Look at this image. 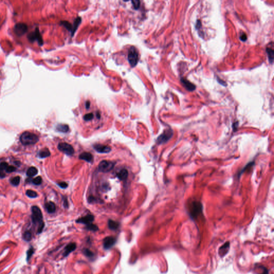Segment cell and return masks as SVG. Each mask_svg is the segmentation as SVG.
Listing matches in <instances>:
<instances>
[{
	"label": "cell",
	"instance_id": "obj_3",
	"mask_svg": "<svg viewBox=\"0 0 274 274\" xmlns=\"http://www.w3.org/2000/svg\"><path fill=\"white\" fill-rule=\"evenodd\" d=\"M114 166V163L113 162L107 160H103L99 164V170L102 172H108L111 171Z\"/></svg>",
	"mask_w": 274,
	"mask_h": 274
},
{
	"label": "cell",
	"instance_id": "obj_26",
	"mask_svg": "<svg viewBox=\"0 0 274 274\" xmlns=\"http://www.w3.org/2000/svg\"><path fill=\"white\" fill-rule=\"evenodd\" d=\"M23 239L27 242H29L32 239V233L29 231H26L23 235Z\"/></svg>",
	"mask_w": 274,
	"mask_h": 274
},
{
	"label": "cell",
	"instance_id": "obj_10",
	"mask_svg": "<svg viewBox=\"0 0 274 274\" xmlns=\"http://www.w3.org/2000/svg\"><path fill=\"white\" fill-rule=\"evenodd\" d=\"M28 38L29 40H31V41H38L40 44H42V40L41 35L40 34L39 31L38 29H36L35 31L32 32L31 34H29Z\"/></svg>",
	"mask_w": 274,
	"mask_h": 274
},
{
	"label": "cell",
	"instance_id": "obj_37",
	"mask_svg": "<svg viewBox=\"0 0 274 274\" xmlns=\"http://www.w3.org/2000/svg\"><path fill=\"white\" fill-rule=\"evenodd\" d=\"M201 23L199 20L198 21V22L196 23V27L197 29H199V27H201Z\"/></svg>",
	"mask_w": 274,
	"mask_h": 274
},
{
	"label": "cell",
	"instance_id": "obj_32",
	"mask_svg": "<svg viewBox=\"0 0 274 274\" xmlns=\"http://www.w3.org/2000/svg\"><path fill=\"white\" fill-rule=\"evenodd\" d=\"M16 170V169L15 166H8L7 168L5 170V171H7V172L10 173V172H12L15 171Z\"/></svg>",
	"mask_w": 274,
	"mask_h": 274
},
{
	"label": "cell",
	"instance_id": "obj_20",
	"mask_svg": "<svg viewBox=\"0 0 274 274\" xmlns=\"http://www.w3.org/2000/svg\"><path fill=\"white\" fill-rule=\"evenodd\" d=\"M108 227L111 230H117L119 227V223L111 220L108 221Z\"/></svg>",
	"mask_w": 274,
	"mask_h": 274
},
{
	"label": "cell",
	"instance_id": "obj_14",
	"mask_svg": "<svg viewBox=\"0 0 274 274\" xmlns=\"http://www.w3.org/2000/svg\"><path fill=\"white\" fill-rule=\"evenodd\" d=\"M181 83L183 84L184 86L188 91H193L196 89V86L194 85L193 84L191 83V82H190L189 81L186 80L185 79L181 78Z\"/></svg>",
	"mask_w": 274,
	"mask_h": 274
},
{
	"label": "cell",
	"instance_id": "obj_11",
	"mask_svg": "<svg viewBox=\"0 0 274 274\" xmlns=\"http://www.w3.org/2000/svg\"><path fill=\"white\" fill-rule=\"evenodd\" d=\"M94 219V216L92 215H87L84 217L79 218L76 222L78 223H81V224L87 225L93 222Z\"/></svg>",
	"mask_w": 274,
	"mask_h": 274
},
{
	"label": "cell",
	"instance_id": "obj_23",
	"mask_svg": "<svg viewBox=\"0 0 274 274\" xmlns=\"http://www.w3.org/2000/svg\"><path fill=\"white\" fill-rule=\"evenodd\" d=\"M20 176H16L12 177L10 179V183L12 184L13 186H17L20 184Z\"/></svg>",
	"mask_w": 274,
	"mask_h": 274
},
{
	"label": "cell",
	"instance_id": "obj_34",
	"mask_svg": "<svg viewBox=\"0 0 274 274\" xmlns=\"http://www.w3.org/2000/svg\"><path fill=\"white\" fill-rule=\"evenodd\" d=\"M240 40L242 41H245L246 40H247V35H246L245 33H243V34H242L240 37Z\"/></svg>",
	"mask_w": 274,
	"mask_h": 274
},
{
	"label": "cell",
	"instance_id": "obj_29",
	"mask_svg": "<svg viewBox=\"0 0 274 274\" xmlns=\"http://www.w3.org/2000/svg\"><path fill=\"white\" fill-rule=\"evenodd\" d=\"M34 250L33 247H31V248H29V250L27 251V253H26V254H27V261H29V259L32 257V255L34 254Z\"/></svg>",
	"mask_w": 274,
	"mask_h": 274
},
{
	"label": "cell",
	"instance_id": "obj_31",
	"mask_svg": "<svg viewBox=\"0 0 274 274\" xmlns=\"http://www.w3.org/2000/svg\"><path fill=\"white\" fill-rule=\"evenodd\" d=\"M84 254L86 256L88 257H92L93 256V252H91V251L88 249H84Z\"/></svg>",
	"mask_w": 274,
	"mask_h": 274
},
{
	"label": "cell",
	"instance_id": "obj_25",
	"mask_svg": "<svg viewBox=\"0 0 274 274\" xmlns=\"http://www.w3.org/2000/svg\"><path fill=\"white\" fill-rule=\"evenodd\" d=\"M26 194L31 198H35L38 196V193L35 191L31 190H28L26 192Z\"/></svg>",
	"mask_w": 274,
	"mask_h": 274
},
{
	"label": "cell",
	"instance_id": "obj_2",
	"mask_svg": "<svg viewBox=\"0 0 274 274\" xmlns=\"http://www.w3.org/2000/svg\"><path fill=\"white\" fill-rule=\"evenodd\" d=\"M20 142L24 145H32L38 142L39 138L34 133L25 131L20 135Z\"/></svg>",
	"mask_w": 274,
	"mask_h": 274
},
{
	"label": "cell",
	"instance_id": "obj_5",
	"mask_svg": "<svg viewBox=\"0 0 274 274\" xmlns=\"http://www.w3.org/2000/svg\"><path fill=\"white\" fill-rule=\"evenodd\" d=\"M58 148L60 151L68 155H72L75 152L74 148L71 145L68 144L65 142L59 143L58 145Z\"/></svg>",
	"mask_w": 274,
	"mask_h": 274
},
{
	"label": "cell",
	"instance_id": "obj_13",
	"mask_svg": "<svg viewBox=\"0 0 274 274\" xmlns=\"http://www.w3.org/2000/svg\"><path fill=\"white\" fill-rule=\"evenodd\" d=\"M76 247H77V245H76V243H75V242H71V243L68 244V245L65 247L63 253L64 257H67L70 253H71V252H73L76 250Z\"/></svg>",
	"mask_w": 274,
	"mask_h": 274
},
{
	"label": "cell",
	"instance_id": "obj_7",
	"mask_svg": "<svg viewBox=\"0 0 274 274\" xmlns=\"http://www.w3.org/2000/svg\"><path fill=\"white\" fill-rule=\"evenodd\" d=\"M128 56L130 64H132L133 66H134L138 61V54L134 48H132L131 50L129 51Z\"/></svg>",
	"mask_w": 274,
	"mask_h": 274
},
{
	"label": "cell",
	"instance_id": "obj_28",
	"mask_svg": "<svg viewBox=\"0 0 274 274\" xmlns=\"http://www.w3.org/2000/svg\"><path fill=\"white\" fill-rule=\"evenodd\" d=\"M42 178L40 176H38L35 178L33 179L32 181V182L33 183L36 185H39L41 184L42 183Z\"/></svg>",
	"mask_w": 274,
	"mask_h": 274
},
{
	"label": "cell",
	"instance_id": "obj_6",
	"mask_svg": "<svg viewBox=\"0 0 274 274\" xmlns=\"http://www.w3.org/2000/svg\"><path fill=\"white\" fill-rule=\"evenodd\" d=\"M172 135H173L172 131L171 129L166 130L162 134L158 137L157 140V142L159 144L166 143L171 138Z\"/></svg>",
	"mask_w": 274,
	"mask_h": 274
},
{
	"label": "cell",
	"instance_id": "obj_17",
	"mask_svg": "<svg viewBox=\"0 0 274 274\" xmlns=\"http://www.w3.org/2000/svg\"><path fill=\"white\" fill-rule=\"evenodd\" d=\"M46 208L48 213H53L56 211V206L53 202H48L46 204Z\"/></svg>",
	"mask_w": 274,
	"mask_h": 274
},
{
	"label": "cell",
	"instance_id": "obj_16",
	"mask_svg": "<svg viewBox=\"0 0 274 274\" xmlns=\"http://www.w3.org/2000/svg\"><path fill=\"white\" fill-rule=\"evenodd\" d=\"M79 159L90 162L93 159L92 155L88 152H83L79 155Z\"/></svg>",
	"mask_w": 274,
	"mask_h": 274
},
{
	"label": "cell",
	"instance_id": "obj_9",
	"mask_svg": "<svg viewBox=\"0 0 274 274\" xmlns=\"http://www.w3.org/2000/svg\"><path fill=\"white\" fill-rule=\"evenodd\" d=\"M116 238L113 236H108L103 239V245L105 249H109L115 245Z\"/></svg>",
	"mask_w": 274,
	"mask_h": 274
},
{
	"label": "cell",
	"instance_id": "obj_21",
	"mask_svg": "<svg viewBox=\"0 0 274 274\" xmlns=\"http://www.w3.org/2000/svg\"><path fill=\"white\" fill-rule=\"evenodd\" d=\"M50 155V153L47 148L42 149L39 152V157L41 159L49 157Z\"/></svg>",
	"mask_w": 274,
	"mask_h": 274
},
{
	"label": "cell",
	"instance_id": "obj_30",
	"mask_svg": "<svg viewBox=\"0 0 274 274\" xmlns=\"http://www.w3.org/2000/svg\"><path fill=\"white\" fill-rule=\"evenodd\" d=\"M8 164L7 162H2L0 163V170L1 171H3V170H5L7 168L8 166Z\"/></svg>",
	"mask_w": 274,
	"mask_h": 274
},
{
	"label": "cell",
	"instance_id": "obj_33",
	"mask_svg": "<svg viewBox=\"0 0 274 274\" xmlns=\"http://www.w3.org/2000/svg\"><path fill=\"white\" fill-rule=\"evenodd\" d=\"M58 184H59V187H61L62 188H66L67 186H68V184L65 183V182H64V181L61 182V183H59Z\"/></svg>",
	"mask_w": 274,
	"mask_h": 274
},
{
	"label": "cell",
	"instance_id": "obj_27",
	"mask_svg": "<svg viewBox=\"0 0 274 274\" xmlns=\"http://www.w3.org/2000/svg\"><path fill=\"white\" fill-rule=\"evenodd\" d=\"M86 229L88 230H91V231H96L97 230H98V227L97 225H95V224H90L89 225H86Z\"/></svg>",
	"mask_w": 274,
	"mask_h": 274
},
{
	"label": "cell",
	"instance_id": "obj_19",
	"mask_svg": "<svg viewBox=\"0 0 274 274\" xmlns=\"http://www.w3.org/2000/svg\"><path fill=\"white\" fill-rule=\"evenodd\" d=\"M38 170L35 167L31 166L27 170L26 175H27V176L32 177L35 176L38 174Z\"/></svg>",
	"mask_w": 274,
	"mask_h": 274
},
{
	"label": "cell",
	"instance_id": "obj_4",
	"mask_svg": "<svg viewBox=\"0 0 274 274\" xmlns=\"http://www.w3.org/2000/svg\"><path fill=\"white\" fill-rule=\"evenodd\" d=\"M202 205L197 202H194L191 204L190 207V215L193 218L197 217V216L202 212Z\"/></svg>",
	"mask_w": 274,
	"mask_h": 274
},
{
	"label": "cell",
	"instance_id": "obj_1",
	"mask_svg": "<svg viewBox=\"0 0 274 274\" xmlns=\"http://www.w3.org/2000/svg\"><path fill=\"white\" fill-rule=\"evenodd\" d=\"M32 220L35 225H38V233H41L44 228L43 216L41 211L38 206H34L32 207Z\"/></svg>",
	"mask_w": 274,
	"mask_h": 274
},
{
	"label": "cell",
	"instance_id": "obj_15",
	"mask_svg": "<svg viewBox=\"0 0 274 274\" xmlns=\"http://www.w3.org/2000/svg\"><path fill=\"white\" fill-rule=\"evenodd\" d=\"M229 247H230V242H225L224 245L220 247V248L218 251V253H219V254L220 255L221 257L224 256L228 253V251L229 250Z\"/></svg>",
	"mask_w": 274,
	"mask_h": 274
},
{
	"label": "cell",
	"instance_id": "obj_24",
	"mask_svg": "<svg viewBox=\"0 0 274 274\" xmlns=\"http://www.w3.org/2000/svg\"><path fill=\"white\" fill-rule=\"evenodd\" d=\"M57 130H58L59 132H63L65 133L68 131V125H64V124H59L57 126Z\"/></svg>",
	"mask_w": 274,
	"mask_h": 274
},
{
	"label": "cell",
	"instance_id": "obj_36",
	"mask_svg": "<svg viewBox=\"0 0 274 274\" xmlns=\"http://www.w3.org/2000/svg\"><path fill=\"white\" fill-rule=\"evenodd\" d=\"M64 205L65 207H68V203L67 201V199L66 198L64 199Z\"/></svg>",
	"mask_w": 274,
	"mask_h": 274
},
{
	"label": "cell",
	"instance_id": "obj_12",
	"mask_svg": "<svg viewBox=\"0 0 274 274\" xmlns=\"http://www.w3.org/2000/svg\"><path fill=\"white\" fill-rule=\"evenodd\" d=\"M94 148L99 153H108L111 151V147L103 145L96 144L94 146Z\"/></svg>",
	"mask_w": 274,
	"mask_h": 274
},
{
	"label": "cell",
	"instance_id": "obj_18",
	"mask_svg": "<svg viewBox=\"0 0 274 274\" xmlns=\"http://www.w3.org/2000/svg\"><path fill=\"white\" fill-rule=\"evenodd\" d=\"M117 177L121 181H124L128 177V171L126 169H123L118 173Z\"/></svg>",
	"mask_w": 274,
	"mask_h": 274
},
{
	"label": "cell",
	"instance_id": "obj_35",
	"mask_svg": "<svg viewBox=\"0 0 274 274\" xmlns=\"http://www.w3.org/2000/svg\"><path fill=\"white\" fill-rule=\"evenodd\" d=\"M5 174L2 171H1V170H0V178H3L5 177Z\"/></svg>",
	"mask_w": 274,
	"mask_h": 274
},
{
	"label": "cell",
	"instance_id": "obj_22",
	"mask_svg": "<svg viewBox=\"0 0 274 274\" xmlns=\"http://www.w3.org/2000/svg\"><path fill=\"white\" fill-rule=\"evenodd\" d=\"M266 51H267V54H268V56L269 62L271 63H272L273 62V60H274V50H273V49L271 48H267V49H266Z\"/></svg>",
	"mask_w": 274,
	"mask_h": 274
},
{
	"label": "cell",
	"instance_id": "obj_8",
	"mask_svg": "<svg viewBox=\"0 0 274 274\" xmlns=\"http://www.w3.org/2000/svg\"><path fill=\"white\" fill-rule=\"evenodd\" d=\"M27 30V27L26 25L23 24V23H18L15 25V28H14V31H15L16 34L17 35H22L24 34Z\"/></svg>",
	"mask_w": 274,
	"mask_h": 274
}]
</instances>
